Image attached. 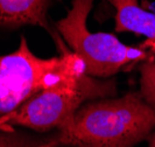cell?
Instances as JSON below:
<instances>
[{"instance_id":"obj_1","label":"cell","mask_w":155,"mask_h":147,"mask_svg":"<svg viewBox=\"0 0 155 147\" xmlns=\"http://www.w3.org/2000/svg\"><path fill=\"white\" fill-rule=\"evenodd\" d=\"M155 127V110L141 93L84 103L72 122L55 135V146L134 147Z\"/></svg>"},{"instance_id":"obj_2","label":"cell","mask_w":155,"mask_h":147,"mask_svg":"<svg viewBox=\"0 0 155 147\" xmlns=\"http://www.w3.org/2000/svg\"><path fill=\"white\" fill-rule=\"evenodd\" d=\"M114 79L89 76L77 72L34 95L25 104L0 119V127L23 126L33 131L62 130L72 122L75 113L84 103L114 96Z\"/></svg>"},{"instance_id":"obj_3","label":"cell","mask_w":155,"mask_h":147,"mask_svg":"<svg viewBox=\"0 0 155 147\" xmlns=\"http://www.w3.org/2000/svg\"><path fill=\"white\" fill-rule=\"evenodd\" d=\"M81 71H85V64L72 50L42 58L33 54L22 36L15 52L0 56V119L41 90Z\"/></svg>"},{"instance_id":"obj_4","label":"cell","mask_w":155,"mask_h":147,"mask_svg":"<svg viewBox=\"0 0 155 147\" xmlns=\"http://www.w3.org/2000/svg\"><path fill=\"white\" fill-rule=\"evenodd\" d=\"M92 5L93 0H72L67 15L55 25L71 50L83 60L89 76L110 78L130 64L153 60L143 49L126 46L113 34L89 31L86 19Z\"/></svg>"},{"instance_id":"obj_5","label":"cell","mask_w":155,"mask_h":147,"mask_svg":"<svg viewBox=\"0 0 155 147\" xmlns=\"http://www.w3.org/2000/svg\"><path fill=\"white\" fill-rule=\"evenodd\" d=\"M51 0H0V27L18 28L21 26H40L50 33L61 53L68 48L51 31L48 22V9Z\"/></svg>"},{"instance_id":"obj_6","label":"cell","mask_w":155,"mask_h":147,"mask_svg":"<svg viewBox=\"0 0 155 147\" xmlns=\"http://www.w3.org/2000/svg\"><path fill=\"white\" fill-rule=\"evenodd\" d=\"M116 8V32H131L143 35L148 46L155 53V14L139 5V0H109Z\"/></svg>"},{"instance_id":"obj_7","label":"cell","mask_w":155,"mask_h":147,"mask_svg":"<svg viewBox=\"0 0 155 147\" xmlns=\"http://www.w3.org/2000/svg\"><path fill=\"white\" fill-rule=\"evenodd\" d=\"M54 138L43 139L15 131L13 127H0V147H56Z\"/></svg>"},{"instance_id":"obj_8","label":"cell","mask_w":155,"mask_h":147,"mask_svg":"<svg viewBox=\"0 0 155 147\" xmlns=\"http://www.w3.org/2000/svg\"><path fill=\"white\" fill-rule=\"evenodd\" d=\"M140 93L150 108L155 110V61L140 63Z\"/></svg>"},{"instance_id":"obj_9","label":"cell","mask_w":155,"mask_h":147,"mask_svg":"<svg viewBox=\"0 0 155 147\" xmlns=\"http://www.w3.org/2000/svg\"><path fill=\"white\" fill-rule=\"evenodd\" d=\"M148 141V147H155V132L154 133H150L147 137Z\"/></svg>"}]
</instances>
